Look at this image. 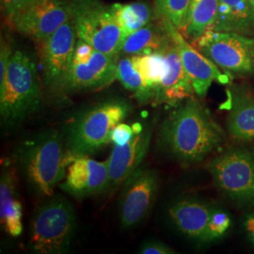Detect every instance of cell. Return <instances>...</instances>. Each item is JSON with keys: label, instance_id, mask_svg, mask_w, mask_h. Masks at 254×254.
<instances>
[{"label": "cell", "instance_id": "f1b7e54d", "mask_svg": "<svg viewBox=\"0 0 254 254\" xmlns=\"http://www.w3.org/2000/svg\"><path fill=\"white\" fill-rule=\"evenodd\" d=\"M39 0H1V9L5 19L11 24L14 18Z\"/></svg>", "mask_w": 254, "mask_h": 254}, {"label": "cell", "instance_id": "5b68a950", "mask_svg": "<svg viewBox=\"0 0 254 254\" xmlns=\"http://www.w3.org/2000/svg\"><path fill=\"white\" fill-rule=\"evenodd\" d=\"M76 226V214L70 201L62 196L52 197L31 218L29 250L38 254H66L73 244Z\"/></svg>", "mask_w": 254, "mask_h": 254}, {"label": "cell", "instance_id": "e0dca14e", "mask_svg": "<svg viewBox=\"0 0 254 254\" xmlns=\"http://www.w3.org/2000/svg\"><path fill=\"white\" fill-rule=\"evenodd\" d=\"M213 208L207 202L195 198L176 200L168 209L172 223L184 236L206 242V230Z\"/></svg>", "mask_w": 254, "mask_h": 254}, {"label": "cell", "instance_id": "1f68e13d", "mask_svg": "<svg viewBox=\"0 0 254 254\" xmlns=\"http://www.w3.org/2000/svg\"><path fill=\"white\" fill-rule=\"evenodd\" d=\"M12 54L11 47L7 43L6 40L1 38V46H0V83L4 81L7 67L9 64V58Z\"/></svg>", "mask_w": 254, "mask_h": 254}, {"label": "cell", "instance_id": "836d02e7", "mask_svg": "<svg viewBox=\"0 0 254 254\" xmlns=\"http://www.w3.org/2000/svg\"><path fill=\"white\" fill-rule=\"evenodd\" d=\"M249 2H250L251 8H252V9H253V12H254V0H249Z\"/></svg>", "mask_w": 254, "mask_h": 254}, {"label": "cell", "instance_id": "4dcf8cb0", "mask_svg": "<svg viewBox=\"0 0 254 254\" xmlns=\"http://www.w3.org/2000/svg\"><path fill=\"white\" fill-rule=\"evenodd\" d=\"M140 254H174L176 252L171 247L158 241H147L138 250Z\"/></svg>", "mask_w": 254, "mask_h": 254}, {"label": "cell", "instance_id": "44dd1931", "mask_svg": "<svg viewBox=\"0 0 254 254\" xmlns=\"http://www.w3.org/2000/svg\"><path fill=\"white\" fill-rule=\"evenodd\" d=\"M218 0H191L181 32L193 42L211 30L218 13Z\"/></svg>", "mask_w": 254, "mask_h": 254}, {"label": "cell", "instance_id": "8fae6325", "mask_svg": "<svg viewBox=\"0 0 254 254\" xmlns=\"http://www.w3.org/2000/svg\"><path fill=\"white\" fill-rule=\"evenodd\" d=\"M158 190L154 170L139 167L125 184L120 200V221L124 229L139 224L153 207Z\"/></svg>", "mask_w": 254, "mask_h": 254}, {"label": "cell", "instance_id": "603a6c76", "mask_svg": "<svg viewBox=\"0 0 254 254\" xmlns=\"http://www.w3.org/2000/svg\"><path fill=\"white\" fill-rule=\"evenodd\" d=\"M117 79L127 90L132 91L139 102L151 101L139 69L138 56H127L119 59Z\"/></svg>", "mask_w": 254, "mask_h": 254}, {"label": "cell", "instance_id": "ba28073f", "mask_svg": "<svg viewBox=\"0 0 254 254\" xmlns=\"http://www.w3.org/2000/svg\"><path fill=\"white\" fill-rule=\"evenodd\" d=\"M214 184L238 203L254 202V149L229 148L207 166Z\"/></svg>", "mask_w": 254, "mask_h": 254}, {"label": "cell", "instance_id": "9a60e30c", "mask_svg": "<svg viewBox=\"0 0 254 254\" xmlns=\"http://www.w3.org/2000/svg\"><path fill=\"white\" fill-rule=\"evenodd\" d=\"M60 187L75 199H85L109 190L107 161L99 162L89 156L73 159L67 168L64 183Z\"/></svg>", "mask_w": 254, "mask_h": 254}, {"label": "cell", "instance_id": "484cf974", "mask_svg": "<svg viewBox=\"0 0 254 254\" xmlns=\"http://www.w3.org/2000/svg\"><path fill=\"white\" fill-rule=\"evenodd\" d=\"M16 169L10 161H3L0 176V214L16 199Z\"/></svg>", "mask_w": 254, "mask_h": 254}, {"label": "cell", "instance_id": "3957f363", "mask_svg": "<svg viewBox=\"0 0 254 254\" xmlns=\"http://www.w3.org/2000/svg\"><path fill=\"white\" fill-rule=\"evenodd\" d=\"M42 104L41 80L29 55L15 50L9 58L4 81L0 83L2 123L12 127L36 113Z\"/></svg>", "mask_w": 254, "mask_h": 254}, {"label": "cell", "instance_id": "d6986e66", "mask_svg": "<svg viewBox=\"0 0 254 254\" xmlns=\"http://www.w3.org/2000/svg\"><path fill=\"white\" fill-rule=\"evenodd\" d=\"M218 13L211 30L254 33V14L249 0H218Z\"/></svg>", "mask_w": 254, "mask_h": 254}, {"label": "cell", "instance_id": "6da1fadb", "mask_svg": "<svg viewBox=\"0 0 254 254\" xmlns=\"http://www.w3.org/2000/svg\"><path fill=\"white\" fill-rule=\"evenodd\" d=\"M160 140L167 151L185 165L199 163L225 141V133L200 102L189 98L164 121Z\"/></svg>", "mask_w": 254, "mask_h": 254}, {"label": "cell", "instance_id": "d6a6232c", "mask_svg": "<svg viewBox=\"0 0 254 254\" xmlns=\"http://www.w3.org/2000/svg\"><path fill=\"white\" fill-rule=\"evenodd\" d=\"M245 231L254 244V214L248 216L245 220Z\"/></svg>", "mask_w": 254, "mask_h": 254}, {"label": "cell", "instance_id": "52a82bcc", "mask_svg": "<svg viewBox=\"0 0 254 254\" xmlns=\"http://www.w3.org/2000/svg\"><path fill=\"white\" fill-rule=\"evenodd\" d=\"M194 44L223 73L254 78V36L208 30Z\"/></svg>", "mask_w": 254, "mask_h": 254}, {"label": "cell", "instance_id": "7402d4cb", "mask_svg": "<svg viewBox=\"0 0 254 254\" xmlns=\"http://www.w3.org/2000/svg\"><path fill=\"white\" fill-rule=\"evenodd\" d=\"M112 7L125 39L154 21L155 10L146 2L116 3L113 4Z\"/></svg>", "mask_w": 254, "mask_h": 254}, {"label": "cell", "instance_id": "7a4b0ae2", "mask_svg": "<svg viewBox=\"0 0 254 254\" xmlns=\"http://www.w3.org/2000/svg\"><path fill=\"white\" fill-rule=\"evenodd\" d=\"M14 161L33 191L53 196L55 188L66 176L72 162L66 142L58 130L48 129L20 143Z\"/></svg>", "mask_w": 254, "mask_h": 254}, {"label": "cell", "instance_id": "d4e9b609", "mask_svg": "<svg viewBox=\"0 0 254 254\" xmlns=\"http://www.w3.org/2000/svg\"><path fill=\"white\" fill-rule=\"evenodd\" d=\"M191 0H154L155 14L169 20L181 30L187 19Z\"/></svg>", "mask_w": 254, "mask_h": 254}, {"label": "cell", "instance_id": "cb8c5ba5", "mask_svg": "<svg viewBox=\"0 0 254 254\" xmlns=\"http://www.w3.org/2000/svg\"><path fill=\"white\" fill-rule=\"evenodd\" d=\"M138 64L151 101L154 102L168 68L164 50L153 54L138 56Z\"/></svg>", "mask_w": 254, "mask_h": 254}, {"label": "cell", "instance_id": "277c9868", "mask_svg": "<svg viewBox=\"0 0 254 254\" xmlns=\"http://www.w3.org/2000/svg\"><path fill=\"white\" fill-rule=\"evenodd\" d=\"M131 106L124 99H109L87 109L67 131L66 146L71 161L98 152L110 140L114 127L129 115Z\"/></svg>", "mask_w": 254, "mask_h": 254}, {"label": "cell", "instance_id": "2e32d148", "mask_svg": "<svg viewBox=\"0 0 254 254\" xmlns=\"http://www.w3.org/2000/svg\"><path fill=\"white\" fill-rule=\"evenodd\" d=\"M228 133L238 140H254V95L244 86L233 85L227 89Z\"/></svg>", "mask_w": 254, "mask_h": 254}, {"label": "cell", "instance_id": "4316f807", "mask_svg": "<svg viewBox=\"0 0 254 254\" xmlns=\"http://www.w3.org/2000/svg\"><path fill=\"white\" fill-rule=\"evenodd\" d=\"M22 213V204L16 198L12 200L3 214H0L1 226L9 236L16 237L21 235L23 231Z\"/></svg>", "mask_w": 254, "mask_h": 254}, {"label": "cell", "instance_id": "7c38bea8", "mask_svg": "<svg viewBox=\"0 0 254 254\" xmlns=\"http://www.w3.org/2000/svg\"><path fill=\"white\" fill-rule=\"evenodd\" d=\"M161 21L178 50L185 71L188 73L195 94L198 97L202 98L207 94L213 82H218L222 85L231 83L230 75L223 73L208 58L200 53L196 47L191 46L179 28L167 19L161 18Z\"/></svg>", "mask_w": 254, "mask_h": 254}, {"label": "cell", "instance_id": "4fadbf2b", "mask_svg": "<svg viewBox=\"0 0 254 254\" xmlns=\"http://www.w3.org/2000/svg\"><path fill=\"white\" fill-rule=\"evenodd\" d=\"M71 17L70 0H39L18 14L10 26L41 44Z\"/></svg>", "mask_w": 254, "mask_h": 254}, {"label": "cell", "instance_id": "ffe728a7", "mask_svg": "<svg viewBox=\"0 0 254 254\" xmlns=\"http://www.w3.org/2000/svg\"><path fill=\"white\" fill-rule=\"evenodd\" d=\"M172 44L162 21H154L145 27L131 33L125 39L121 55L126 56H145L162 51Z\"/></svg>", "mask_w": 254, "mask_h": 254}, {"label": "cell", "instance_id": "83f0119b", "mask_svg": "<svg viewBox=\"0 0 254 254\" xmlns=\"http://www.w3.org/2000/svg\"><path fill=\"white\" fill-rule=\"evenodd\" d=\"M232 220L227 213L221 209L213 208L206 230V242L224 236L231 227Z\"/></svg>", "mask_w": 254, "mask_h": 254}, {"label": "cell", "instance_id": "8992f818", "mask_svg": "<svg viewBox=\"0 0 254 254\" xmlns=\"http://www.w3.org/2000/svg\"><path fill=\"white\" fill-rule=\"evenodd\" d=\"M70 1L77 39L103 53L121 56L125 36L112 5L102 0Z\"/></svg>", "mask_w": 254, "mask_h": 254}, {"label": "cell", "instance_id": "5bb4252c", "mask_svg": "<svg viewBox=\"0 0 254 254\" xmlns=\"http://www.w3.org/2000/svg\"><path fill=\"white\" fill-rule=\"evenodd\" d=\"M135 133L124 145H114L107 160L109 173V190H114L126 183L144 160L149 150L152 131L139 124L133 126Z\"/></svg>", "mask_w": 254, "mask_h": 254}, {"label": "cell", "instance_id": "f546056e", "mask_svg": "<svg viewBox=\"0 0 254 254\" xmlns=\"http://www.w3.org/2000/svg\"><path fill=\"white\" fill-rule=\"evenodd\" d=\"M134 133V127H129L126 124L120 123L112 129L110 134V140L114 143V145H124L130 140Z\"/></svg>", "mask_w": 254, "mask_h": 254}, {"label": "cell", "instance_id": "9c48e42d", "mask_svg": "<svg viewBox=\"0 0 254 254\" xmlns=\"http://www.w3.org/2000/svg\"><path fill=\"white\" fill-rule=\"evenodd\" d=\"M119 59V55L103 53L77 39L64 92L96 91L109 86L117 79Z\"/></svg>", "mask_w": 254, "mask_h": 254}, {"label": "cell", "instance_id": "30bf717a", "mask_svg": "<svg viewBox=\"0 0 254 254\" xmlns=\"http://www.w3.org/2000/svg\"><path fill=\"white\" fill-rule=\"evenodd\" d=\"M76 42L75 27L70 19L41 43L44 81L48 90L64 92Z\"/></svg>", "mask_w": 254, "mask_h": 254}, {"label": "cell", "instance_id": "ac0fdd59", "mask_svg": "<svg viewBox=\"0 0 254 254\" xmlns=\"http://www.w3.org/2000/svg\"><path fill=\"white\" fill-rule=\"evenodd\" d=\"M164 53L168 68L154 102L177 107L182 102L191 98L195 91L173 41L164 49Z\"/></svg>", "mask_w": 254, "mask_h": 254}]
</instances>
